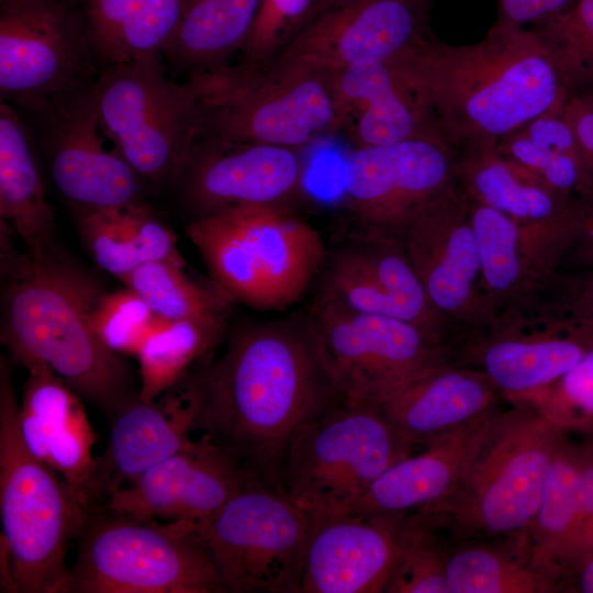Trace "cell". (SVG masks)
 Wrapping results in <instances>:
<instances>
[{
  "label": "cell",
  "instance_id": "1",
  "mask_svg": "<svg viewBox=\"0 0 593 593\" xmlns=\"http://www.w3.org/2000/svg\"><path fill=\"white\" fill-rule=\"evenodd\" d=\"M182 382L195 406L192 433L277 483L293 435L342 396L305 312L237 325L225 353L194 366Z\"/></svg>",
  "mask_w": 593,
  "mask_h": 593
},
{
  "label": "cell",
  "instance_id": "2",
  "mask_svg": "<svg viewBox=\"0 0 593 593\" xmlns=\"http://www.w3.org/2000/svg\"><path fill=\"white\" fill-rule=\"evenodd\" d=\"M436 130L456 147L496 145L561 113L572 96L538 31L496 22L474 44L432 35L393 59Z\"/></svg>",
  "mask_w": 593,
  "mask_h": 593
},
{
  "label": "cell",
  "instance_id": "3",
  "mask_svg": "<svg viewBox=\"0 0 593 593\" xmlns=\"http://www.w3.org/2000/svg\"><path fill=\"white\" fill-rule=\"evenodd\" d=\"M4 253L1 343L16 361L34 358L48 365L111 418L137 391L126 361L89 324L105 292L101 281L57 248L33 256L5 246Z\"/></svg>",
  "mask_w": 593,
  "mask_h": 593
},
{
  "label": "cell",
  "instance_id": "4",
  "mask_svg": "<svg viewBox=\"0 0 593 593\" xmlns=\"http://www.w3.org/2000/svg\"><path fill=\"white\" fill-rule=\"evenodd\" d=\"M212 286L230 302L284 311L317 279L327 247L289 206L250 205L189 221Z\"/></svg>",
  "mask_w": 593,
  "mask_h": 593
},
{
  "label": "cell",
  "instance_id": "5",
  "mask_svg": "<svg viewBox=\"0 0 593 593\" xmlns=\"http://www.w3.org/2000/svg\"><path fill=\"white\" fill-rule=\"evenodd\" d=\"M484 423L441 511L457 537L528 533L564 429L529 398L507 399ZM506 402V401H505Z\"/></svg>",
  "mask_w": 593,
  "mask_h": 593
},
{
  "label": "cell",
  "instance_id": "6",
  "mask_svg": "<svg viewBox=\"0 0 593 593\" xmlns=\"http://www.w3.org/2000/svg\"><path fill=\"white\" fill-rule=\"evenodd\" d=\"M199 139L299 148L343 128L331 76L270 59L223 63L189 74Z\"/></svg>",
  "mask_w": 593,
  "mask_h": 593
},
{
  "label": "cell",
  "instance_id": "7",
  "mask_svg": "<svg viewBox=\"0 0 593 593\" xmlns=\"http://www.w3.org/2000/svg\"><path fill=\"white\" fill-rule=\"evenodd\" d=\"M10 363L0 360V539L15 593H66L68 546L85 510L66 482L25 446Z\"/></svg>",
  "mask_w": 593,
  "mask_h": 593
},
{
  "label": "cell",
  "instance_id": "8",
  "mask_svg": "<svg viewBox=\"0 0 593 593\" xmlns=\"http://www.w3.org/2000/svg\"><path fill=\"white\" fill-rule=\"evenodd\" d=\"M66 593H224L190 521L85 515Z\"/></svg>",
  "mask_w": 593,
  "mask_h": 593
},
{
  "label": "cell",
  "instance_id": "9",
  "mask_svg": "<svg viewBox=\"0 0 593 593\" xmlns=\"http://www.w3.org/2000/svg\"><path fill=\"white\" fill-rule=\"evenodd\" d=\"M414 451L377 403L339 396L293 435L279 481L309 515L347 513L388 468Z\"/></svg>",
  "mask_w": 593,
  "mask_h": 593
},
{
  "label": "cell",
  "instance_id": "10",
  "mask_svg": "<svg viewBox=\"0 0 593 593\" xmlns=\"http://www.w3.org/2000/svg\"><path fill=\"white\" fill-rule=\"evenodd\" d=\"M161 58L104 67L93 92L103 132L144 183L172 188L202 125L190 82L167 77Z\"/></svg>",
  "mask_w": 593,
  "mask_h": 593
},
{
  "label": "cell",
  "instance_id": "11",
  "mask_svg": "<svg viewBox=\"0 0 593 593\" xmlns=\"http://www.w3.org/2000/svg\"><path fill=\"white\" fill-rule=\"evenodd\" d=\"M309 522L280 483L255 475L195 527L224 593H300Z\"/></svg>",
  "mask_w": 593,
  "mask_h": 593
},
{
  "label": "cell",
  "instance_id": "12",
  "mask_svg": "<svg viewBox=\"0 0 593 593\" xmlns=\"http://www.w3.org/2000/svg\"><path fill=\"white\" fill-rule=\"evenodd\" d=\"M93 83L21 109L55 187L78 216L144 202V181L102 130Z\"/></svg>",
  "mask_w": 593,
  "mask_h": 593
},
{
  "label": "cell",
  "instance_id": "13",
  "mask_svg": "<svg viewBox=\"0 0 593 593\" xmlns=\"http://www.w3.org/2000/svg\"><path fill=\"white\" fill-rule=\"evenodd\" d=\"M307 314L342 396L378 402L418 370L451 360V347L412 323L351 311L315 293Z\"/></svg>",
  "mask_w": 593,
  "mask_h": 593
},
{
  "label": "cell",
  "instance_id": "14",
  "mask_svg": "<svg viewBox=\"0 0 593 593\" xmlns=\"http://www.w3.org/2000/svg\"><path fill=\"white\" fill-rule=\"evenodd\" d=\"M81 7L74 0H0V94L19 110L96 81Z\"/></svg>",
  "mask_w": 593,
  "mask_h": 593
},
{
  "label": "cell",
  "instance_id": "15",
  "mask_svg": "<svg viewBox=\"0 0 593 593\" xmlns=\"http://www.w3.org/2000/svg\"><path fill=\"white\" fill-rule=\"evenodd\" d=\"M458 148L440 133L356 146L344 167L351 233L399 240L404 227L457 182Z\"/></svg>",
  "mask_w": 593,
  "mask_h": 593
},
{
  "label": "cell",
  "instance_id": "16",
  "mask_svg": "<svg viewBox=\"0 0 593 593\" xmlns=\"http://www.w3.org/2000/svg\"><path fill=\"white\" fill-rule=\"evenodd\" d=\"M592 347L593 328L519 304L463 334L451 360L483 372L506 399H516L560 379Z\"/></svg>",
  "mask_w": 593,
  "mask_h": 593
},
{
  "label": "cell",
  "instance_id": "17",
  "mask_svg": "<svg viewBox=\"0 0 593 593\" xmlns=\"http://www.w3.org/2000/svg\"><path fill=\"white\" fill-rule=\"evenodd\" d=\"M399 242L455 342L488 323L479 247L458 181L404 227Z\"/></svg>",
  "mask_w": 593,
  "mask_h": 593
},
{
  "label": "cell",
  "instance_id": "18",
  "mask_svg": "<svg viewBox=\"0 0 593 593\" xmlns=\"http://www.w3.org/2000/svg\"><path fill=\"white\" fill-rule=\"evenodd\" d=\"M304 175L298 148L199 139L172 189L192 221L240 206L292 208Z\"/></svg>",
  "mask_w": 593,
  "mask_h": 593
},
{
  "label": "cell",
  "instance_id": "19",
  "mask_svg": "<svg viewBox=\"0 0 593 593\" xmlns=\"http://www.w3.org/2000/svg\"><path fill=\"white\" fill-rule=\"evenodd\" d=\"M317 279V294L351 311L412 323L452 348L454 334L430 304L398 239L350 232L327 248Z\"/></svg>",
  "mask_w": 593,
  "mask_h": 593
},
{
  "label": "cell",
  "instance_id": "20",
  "mask_svg": "<svg viewBox=\"0 0 593 593\" xmlns=\"http://www.w3.org/2000/svg\"><path fill=\"white\" fill-rule=\"evenodd\" d=\"M429 2L349 0L313 19L273 59L328 75L392 60L430 35Z\"/></svg>",
  "mask_w": 593,
  "mask_h": 593
},
{
  "label": "cell",
  "instance_id": "21",
  "mask_svg": "<svg viewBox=\"0 0 593 593\" xmlns=\"http://www.w3.org/2000/svg\"><path fill=\"white\" fill-rule=\"evenodd\" d=\"M255 475L232 451L200 435L127 482L102 507L143 519L198 523Z\"/></svg>",
  "mask_w": 593,
  "mask_h": 593
},
{
  "label": "cell",
  "instance_id": "22",
  "mask_svg": "<svg viewBox=\"0 0 593 593\" xmlns=\"http://www.w3.org/2000/svg\"><path fill=\"white\" fill-rule=\"evenodd\" d=\"M309 518L300 593L384 591L402 548V515Z\"/></svg>",
  "mask_w": 593,
  "mask_h": 593
},
{
  "label": "cell",
  "instance_id": "23",
  "mask_svg": "<svg viewBox=\"0 0 593 593\" xmlns=\"http://www.w3.org/2000/svg\"><path fill=\"white\" fill-rule=\"evenodd\" d=\"M456 175L470 199L508 216L557 267L575 231L579 200L555 190L496 145L459 147Z\"/></svg>",
  "mask_w": 593,
  "mask_h": 593
},
{
  "label": "cell",
  "instance_id": "24",
  "mask_svg": "<svg viewBox=\"0 0 593 593\" xmlns=\"http://www.w3.org/2000/svg\"><path fill=\"white\" fill-rule=\"evenodd\" d=\"M194 415L193 399L181 382L152 402L136 395L119 409L82 493L85 512L103 506L124 483L178 451L191 439Z\"/></svg>",
  "mask_w": 593,
  "mask_h": 593
},
{
  "label": "cell",
  "instance_id": "25",
  "mask_svg": "<svg viewBox=\"0 0 593 593\" xmlns=\"http://www.w3.org/2000/svg\"><path fill=\"white\" fill-rule=\"evenodd\" d=\"M505 401L486 374L448 359L418 370L376 403L416 449L493 413Z\"/></svg>",
  "mask_w": 593,
  "mask_h": 593
},
{
  "label": "cell",
  "instance_id": "26",
  "mask_svg": "<svg viewBox=\"0 0 593 593\" xmlns=\"http://www.w3.org/2000/svg\"><path fill=\"white\" fill-rule=\"evenodd\" d=\"M19 362L27 371L18 413L22 439L81 503L94 466L97 435L80 395L45 362L34 358Z\"/></svg>",
  "mask_w": 593,
  "mask_h": 593
},
{
  "label": "cell",
  "instance_id": "27",
  "mask_svg": "<svg viewBox=\"0 0 593 593\" xmlns=\"http://www.w3.org/2000/svg\"><path fill=\"white\" fill-rule=\"evenodd\" d=\"M329 76L343 127L349 128L356 146L388 145L438 132L393 59L360 63Z\"/></svg>",
  "mask_w": 593,
  "mask_h": 593
},
{
  "label": "cell",
  "instance_id": "28",
  "mask_svg": "<svg viewBox=\"0 0 593 593\" xmlns=\"http://www.w3.org/2000/svg\"><path fill=\"white\" fill-rule=\"evenodd\" d=\"M491 414L392 465L347 513L406 515L441 512L456 492L475 439Z\"/></svg>",
  "mask_w": 593,
  "mask_h": 593
},
{
  "label": "cell",
  "instance_id": "29",
  "mask_svg": "<svg viewBox=\"0 0 593 593\" xmlns=\"http://www.w3.org/2000/svg\"><path fill=\"white\" fill-rule=\"evenodd\" d=\"M468 200L490 321L526 299L556 270V261L508 216Z\"/></svg>",
  "mask_w": 593,
  "mask_h": 593
},
{
  "label": "cell",
  "instance_id": "30",
  "mask_svg": "<svg viewBox=\"0 0 593 593\" xmlns=\"http://www.w3.org/2000/svg\"><path fill=\"white\" fill-rule=\"evenodd\" d=\"M33 137L21 114L0 103V216L24 242L27 253L41 256L57 247L55 221L46 200L33 150Z\"/></svg>",
  "mask_w": 593,
  "mask_h": 593
},
{
  "label": "cell",
  "instance_id": "31",
  "mask_svg": "<svg viewBox=\"0 0 593 593\" xmlns=\"http://www.w3.org/2000/svg\"><path fill=\"white\" fill-rule=\"evenodd\" d=\"M449 593H551L560 584L535 559L527 533L499 538L457 537L445 555Z\"/></svg>",
  "mask_w": 593,
  "mask_h": 593
},
{
  "label": "cell",
  "instance_id": "32",
  "mask_svg": "<svg viewBox=\"0 0 593 593\" xmlns=\"http://www.w3.org/2000/svg\"><path fill=\"white\" fill-rule=\"evenodd\" d=\"M100 70L165 56L188 0H80Z\"/></svg>",
  "mask_w": 593,
  "mask_h": 593
},
{
  "label": "cell",
  "instance_id": "33",
  "mask_svg": "<svg viewBox=\"0 0 593 593\" xmlns=\"http://www.w3.org/2000/svg\"><path fill=\"white\" fill-rule=\"evenodd\" d=\"M77 228L97 266L120 281L149 261L186 266L176 235L145 202L80 215Z\"/></svg>",
  "mask_w": 593,
  "mask_h": 593
},
{
  "label": "cell",
  "instance_id": "34",
  "mask_svg": "<svg viewBox=\"0 0 593 593\" xmlns=\"http://www.w3.org/2000/svg\"><path fill=\"white\" fill-rule=\"evenodd\" d=\"M579 525L577 441L566 430L528 529L536 561L558 580L560 592L579 561Z\"/></svg>",
  "mask_w": 593,
  "mask_h": 593
},
{
  "label": "cell",
  "instance_id": "35",
  "mask_svg": "<svg viewBox=\"0 0 593 593\" xmlns=\"http://www.w3.org/2000/svg\"><path fill=\"white\" fill-rule=\"evenodd\" d=\"M496 147L568 198L579 200L593 190V160L562 112L529 121Z\"/></svg>",
  "mask_w": 593,
  "mask_h": 593
},
{
  "label": "cell",
  "instance_id": "36",
  "mask_svg": "<svg viewBox=\"0 0 593 593\" xmlns=\"http://www.w3.org/2000/svg\"><path fill=\"white\" fill-rule=\"evenodd\" d=\"M260 3L261 0H188L165 57L189 74L226 63L247 41Z\"/></svg>",
  "mask_w": 593,
  "mask_h": 593
},
{
  "label": "cell",
  "instance_id": "37",
  "mask_svg": "<svg viewBox=\"0 0 593 593\" xmlns=\"http://www.w3.org/2000/svg\"><path fill=\"white\" fill-rule=\"evenodd\" d=\"M225 331L193 321L157 317L136 355L137 398L152 402L178 384L198 363L212 357Z\"/></svg>",
  "mask_w": 593,
  "mask_h": 593
},
{
  "label": "cell",
  "instance_id": "38",
  "mask_svg": "<svg viewBox=\"0 0 593 593\" xmlns=\"http://www.w3.org/2000/svg\"><path fill=\"white\" fill-rule=\"evenodd\" d=\"M184 266L166 260L146 262L122 282L136 292L160 318L193 321L225 331L232 303L213 286L208 288L191 279Z\"/></svg>",
  "mask_w": 593,
  "mask_h": 593
},
{
  "label": "cell",
  "instance_id": "39",
  "mask_svg": "<svg viewBox=\"0 0 593 593\" xmlns=\"http://www.w3.org/2000/svg\"><path fill=\"white\" fill-rule=\"evenodd\" d=\"M402 548L385 593H449L445 574L448 537L441 512L402 515Z\"/></svg>",
  "mask_w": 593,
  "mask_h": 593
},
{
  "label": "cell",
  "instance_id": "40",
  "mask_svg": "<svg viewBox=\"0 0 593 593\" xmlns=\"http://www.w3.org/2000/svg\"><path fill=\"white\" fill-rule=\"evenodd\" d=\"M572 94H593V0H574L534 25Z\"/></svg>",
  "mask_w": 593,
  "mask_h": 593
},
{
  "label": "cell",
  "instance_id": "41",
  "mask_svg": "<svg viewBox=\"0 0 593 593\" xmlns=\"http://www.w3.org/2000/svg\"><path fill=\"white\" fill-rule=\"evenodd\" d=\"M157 316L132 289L104 292L89 314V324L100 342L120 355L136 357Z\"/></svg>",
  "mask_w": 593,
  "mask_h": 593
},
{
  "label": "cell",
  "instance_id": "42",
  "mask_svg": "<svg viewBox=\"0 0 593 593\" xmlns=\"http://www.w3.org/2000/svg\"><path fill=\"white\" fill-rule=\"evenodd\" d=\"M525 398L569 433L593 429V347L560 379Z\"/></svg>",
  "mask_w": 593,
  "mask_h": 593
},
{
  "label": "cell",
  "instance_id": "43",
  "mask_svg": "<svg viewBox=\"0 0 593 593\" xmlns=\"http://www.w3.org/2000/svg\"><path fill=\"white\" fill-rule=\"evenodd\" d=\"M318 0H261L242 61L273 59L313 20Z\"/></svg>",
  "mask_w": 593,
  "mask_h": 593
},
{
  "label": "cell",
  "instance_id": "44",
  "mask_svg": "<svg viewBox=\"0 0 593 593\" xmlns=\"http://www.w3.org/2000/svg\"><path fill=\"white\" fill-rule=\"evenodd\" d=\"M529 300L541 311L593 328V269L550 272Z\"/></svg>",
  "mask_w": 593,
  "mask_h": 593
},
{
  "label": "cell",
  "instance_id": "45",
  "mask_svg": "<svg viewBox=\"0 0 593 593\" xmlns=\"http://www.w3.org/2000/svg\"><path fill=\"white\" fill-rule=\"evenodd\" d=\"M580 434L582 438L577 441L580 505L578 564L593 552V429Z\"/></svg>",
  "mask_w": 593,
  "mask_h": 593
},
{
  "label": "cell",
  "instance_id": "46",
  "mask_svg": "<svg viewBox=\"0 0 593 593\" xmlns=\"http://www.w3.org/2000/svg\"><path fill=\"white\" fill-rule=\"evenodd\" d=\"M589 269H593V190L578 201L575 231L556 267L563 272Z\"/></svg>",
  "mask_w": 593,
  "mask_h": 593
},
{
  "label": "cell",
  "instance_id": "47",
  "mask_svg": "<svg viewBox=\"0 0 593 593\" xmlns=\"http://www.w3.org/2000/svg\"><path fill=\"white\" fill-rule=\"evenodd\" d=\"M574 0H497L499 19L496 22L526 26L559 13Z\"/></svg>",
  "mask_w": 593,
  "mask_h": 593
},
{
  "label": "cell",
  "instance_id": "48",
  "mask_svg": "<svg viewBox=\"0 0 593 593\" xmlns=\"http://www.w3.org/2000/svg\"><path fill=\"white\" fill-rule=\"evenodd\" d=\"M562 115L574 131L585 153L593 160V94H572Z\"/></svg>",
  "mask_w": 593,
  "mask_h": 593
},
{
  "label": "cell",
  "instance_id": "49",
  "mask_svg": "<svg viewBox=\"0 0 593 593\" xmlns=\"http://www.w3.org/2000/svg\"><path fill=\"white\" fill-rule=\"evenodd\" d=\"M562 592L593 593V552L566 577Z\"/></svg>",
  "mask_w": 593,
  "mask_h": 593
},
{
  "label": "cell",
  "instance_id": "50",
  "mask_svg": "<svg viewBox=\"0 0 593 593\" xmlns=\"http://www.w3.org/2000/svg\"><path fill=\"white\" fill-rule=\"evenodd\" d=\"M349 0H318L317 1V4H316V8H315V11H314V18L315 19L316 16H318L320 14L333 9V8H336L338 5H342L346 2H348Z\"/></svg>",
  "mask_w": 593,
  "mask_h": 593
}]
</instances>
